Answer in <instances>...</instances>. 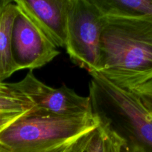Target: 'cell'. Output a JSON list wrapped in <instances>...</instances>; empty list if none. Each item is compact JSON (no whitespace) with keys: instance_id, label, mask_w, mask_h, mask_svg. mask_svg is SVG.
Listing matches in <instances>:
<instances>
[{"instance_id":"1","label":"cell","mask_w":152,"mask_h":152,"mask_svg":"<svg viewBox=\"0 0 152 152\" xmlns=\"http://www.w3.org/2000/svg\"><path fill=\"white\" fill-rule=\"evenodd\" d=\"M101 7L104 23L94 73L133 91L152 79V17Z\"/></svg>"},{"instance_id":"2","label":"cell","mask_w":152,"mask_h":152,"mask_svg":"<svg viewBox=\"0 0 152 152\" xmlns=\"http://www.w3.org/2000/svg\"><path fill=\"white\" fill-rule=\"evenodd\" d=\"M99 122L94 113L62 117L28 112L0 131V145L15 152H57Z\"/></svg>"},{"instance_id":"3","label":"cell","mask_w":152,"mask_h":152,"mask_svg":"<svg viewBox=\"0 0 152 152\" xmlns=\"http://www.w3.org/2000/svg\"><path fill=\"white\" fill-rule=\"evenodd\" d=\"M89 74V96L94 114L126 142L152 152V115L139 96L96 73Z\"/></svg>"},{"instance_id":"4","label":"cell","mask_w":152,"mask_h":152,"mask_svg":"<svg viewBox=\"0 0 152 152\" xmlns=\"http://www.w3.org/2000/svg\"><path fill=\"white\" fill-rule=\"evenodd\" d=\"M104 23V13L97 0H70L65 48L75 65L95 72Z\"/></svg>"},{"instance_id":"5","label":"cell","mask_w":152,"mask_h":152,"mask_svg":"<svg viewBox=\"0 0 152 152\" xmlns=\"http://www.w3.org/2000/svg\"><path fill=\"white\" fill-rule=\"evenodd\" d=\"M7 85L31 104V114L69 117L93 113L89 96H80L65 84L59 88L47 86L38 80L32 71L19 82Z\"/></svg>"},{"instance_id":"6","label":"cell","mask_w":152,"mask_h":152,"mask_svg":"<svg viewBox=\"0 0 152 152\" xmlns=\"http://www.w3.org/2000/svg\"><path fill=\"white\" fill-rule=\"evenodd\" d=\"M17 10L12 34V55L15 66L17 71L42 68L55 59L60 51L18 7Z\"/></svg>"},{"instance_id":"7","label":"cell","mask_w":152,"mask_h":152,"mask_svg":"<svg viewBox=\"0 0 152 152\" xmlns=\"http://www.w3.org/2000/svg\"><path fill=\"white\" fill-rule=\"evenodd\" d=\"M24 12L57 48H64L70 0H15Z\"/></svg>"},{"instance_id":"8","label":"cell","mask_w":152,"mask_h":152,"mask_svg":"<svg viewBox=\"0 0 152 152\" xmlns=\"http://www.w3.org/2000/svg\"><path fill=\"white\" fill-rule=\"evenodd\" d=\"M125 143V140L107 122L100 119L96 128L57 152H122Z\"/></svg>"},{"instance_id":"9","label":"cell","mask_w":152,"mask_h":152,"mask_svg":"<svg viewBox=\"0 0 152 152\" xmlns=\"http://www.w3.org/2000/svg\"><path fill=\"white\" fill-rule=\"evenodd\" d=\"M17 7L14 1L0 0V82L17 71L12 55V34Z\"/></svg>"},{"instance_id":"10","label":"cell","mask_w":152,"mask_h":152,"mask_svg":"<svg viewBox=\"0 0 152 152\" xmlns=\"http://www.w3.org/2000/svg\"><path fill=\"white\" fill-rule=\"evenodd\" d=\"M32 109L31 104L12 90L7 83L0 82V113L22 114Z\"/></svg>"},{"instance_id":"11","label":"cell","mask_w":152,"mask_h":152,"mask_svg":"<svg viewBox=\"0 0 152 152\" xmlns=\"http://www.w3.org/2000/svg\"><path fill=\"white\" fill-rule=\"evenodd\" d=\"M103 8L152 17V0H97Z\"/></svg>"},{"instance_id":"12","label":"cell","mask_w":152,"mask_h":152,"mask_svg":"<svg viewBox=\"0 0 152 152\" xmlns=\"http://www.w3.org/2000/svg\"><path fill=\"white\" fill-rule=\"evenodd\" d=\"M152 115V79L133 91Z\"/></svg>"},{"instance_id":"13","label":"cell","mask_w":152,"mask_h":152,"mask_svg":"<svg viewBox=\"0 0 152 152\" xmlns=\"http://www.w3.org/2000/svg\"><path fill=\"white\" fill-rule=\"evenodd\" d=\"M27 113H22V114H4V113H0V131L8 126L12 123L16 121L17 119H19L21 116L24 115Z\"/></svg>"},{"instance_id":"14","label":"cell","mask_w":152,"mask_h":152,"mask_svg":"<svg viewBox=\"0 0 152 152\" xmlns=\"http://www.w3.org/2000/svg\"><path fill=\"white\" fill-rule=\"evenodd\" d=\"M122 152H150L144 147L134 142H128L125 141V145L122 147Z\"/></svg>"},{"instance_id":"15","label":"cell","mask_w":152,"mask_h":152,"mask_svg":"<svg viewBox=\"0 0 152 152\" xmlns=\"http://www.w3.org/2000/svg\"><path fill=\"white\" fill-rule=\"evenodd\" d=\"M0 152H15V151H11V150L8 149V148H4V147L1 146V145H0Z\"/></svg>"}]
</instances>
